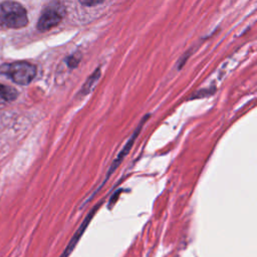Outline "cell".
<instances>
[{
    "instance_id": "obj_1",
    "label": "cell",
    "mask_w": 257,
    "mask_h": 257,
    "mask_svg": "<svg viewBox=\"0 0 257 257\" xmlns=\"http://www.w3.org/2000/svg\"><path fill=\"white\" fill-rule=\"evenodd\" d=\"M28 23L26 9L18 2L4 1L0 3V24L5 28L19 29Z\"/></svg>"
},
{
    "instance_id": "obj_2",
    "label": "cell",
    "mask_w": 257,
    "mask_h": 257,
    "mask_svg": "<svg viewBox=\"0 0 257 257\" xmlns=\"http://www.w3.org/2000/svg\"><path fill=\"white\" fill-rule=\"evenodd\" d=\"M36 71V66L27 61H14L0 65V74L20 85L29 84L35 77Z\"/></svg>"
},
{
    "instance_id": "obj_3",
    "label": "cell",
    "mask_w": 257,
    "mask_h": 257,
    "mask_svg": "<svg viewBox=\"0 0 257 257\" xmlns=\"http://www.w3.org/2000/svg\"><path fill=\"white\" fill-rule=\"evenodd\" d=\"M64 17V8L60 3H53L43 9L37 21L39 31H47L57 26Z\"/></svg>"
},
{
    "instance_id": "obj_4",
    "label": "cell",
    "mask_w": 257,
    "mask_h": 257,
    "mask_svg": "<svg viewBox=\"0 0 257 257\" xmlns=\"http://www.w3.org/2000/svg\"><path fill=\"white\" fill-rule=\"evenodd\" d=\"M149 117H150V114H147L146 116L143 117V119L141 120V122H140L139 126L137 127V130L135 131V133L132 135V137L130 138V140L126 142V144L124 145V147L122 148V150L119 152V154L117 155V157L112 161V164H111V166L109 167V170H108V172H107V174H106V176H105L104 182H105V181L109 178V176L117 169V167H118L119 164L122 162V160L124 159V157L128 154V152H130V150L132 149V147H133V145H134L136 139L138 138V136H139V134H140V132H141L143 125L145 124V122L147 121V119H148Z\"/></svg>"
},
{
    "instance_id": "obj_5",
    "label": "cell",
    "mask_w": 257,
    "mask_h": 257,
    "mask_svg": "<svg viewBox=\"0 0 257 257\" xmlns=\"http://www.w3.org/2000/svg\"><path fill=\"white\" fill-rule=\"evenodd\" d=\"M18 96V91L8 85H4L0 83V99L5 101H12L16 99Z\"/></svg>"
},
{
    "instance_id": "obj_6",
    "label": "cell",
    "mask_w": 257,
    "mask_h": 257,
    "mask_svg": "<svg viewBox=\"0 0 257 257\" xmlns=\"http://www.w3.org/2000/svg\"><path fill=\"white\" fill-rule=\"evenodd\" d=\"M100 76V68H97L93 71V73L87 78V80L85 81V83L82 85L81 87V90H80V93L82 95L84 94H87L93 87V85L96 83V81L98 80Z\"/></svg>"
},
{
    "instance_id": "obj_7",
    "label": "cell",
    "mask_w": 257,
    "mask_h": 257,
    "mask_svg": "<svg viewBox=\"0 0 257 257\" xmlns=\"http://www.w3.org/2000/svg\"><path fill=\"white\" fill-rule=\"evenodd\" d=\"M79 57H76L75 55H70L68 58H67V63L70 67H74L77 65V63L79 62Z\"/></svg>"
},
{
    "instance_id": "obj_8",
    "label": "cell",
    "mask_w": 257,
    "mask_h": 257,
    "mask_svg": "<svg viewBox=\"0 0 257 257\" xmlns=\"http://www.w3.org/2000/svg\"><path fill=\"white\" fill-rule=\"evenodd\" d=\"M102 1H93V2H81L82 5L85 6H92V5H98V4H102Z\"/></svg>"
}]
</instances>
